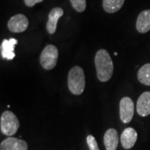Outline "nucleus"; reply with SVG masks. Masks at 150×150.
Wrapping results in <instances>:
<instances>
[{
	"label": "nucleus",
	"mask_w": 150,
	"mask_h": 150,
	"mask_svg": "<svg viewBox=\"0 0 150 150\" xmlns=\"http://www.w3.org/2000/svg\"><path fill=\"white\" fill-rule=\"evenodd\" d=\"M97 77L101 82H108L113 74V63L110 54L105 49H99L94 58Z\"/></svg>",
	"instance_id": "obj_1"
},
{
	"label": "nucleus",
	"mask_w": 150,
	"mask_h": 150,
	"mask_svg": "<svg viewBox=\"0 0 150 150\" xmlns=\"http://www.w3.org/2000/svg\"><path fill=\"white\" fill-rule=\"evenodd\" d=\"M68 87L74 95H80L85 88V75L79 66L73 67L68 74Z\"/></svg>",
	"instance_id": "obj_2"
},
{
	"label": "nucleus",
	"mask_w": 150,
	"mask_h": 150,
	"mask_svg": "<svg viewBox=\"0 0 150 150\" xmlns=\"http://www.w3.org/2000/svg\"><path fill=\"white\" fill-rule=\"evenodd\" d=\"M18 128L19 121L13 112L5 111L2 113L0 119V129L3 134L10 137L16 134Z\"/></svg>",
	"instance_id": "obj_3"
},
{
	"label": "nucleus",
	"mask_w": 150,
	"mask_h": 150,
	"mask_svg": "<svg viewBox=\"0 0 150 150\" xmlns=\"http://www.w3.org/2000/svg\"><path fill=\"white\" fill-rule=\"evenodd\" d=\"M59 58V50L56 46L49 44L43 48L39 57L40 64L44 69L51 70L55 68Z\"/></svg>",
	"instance_id": "obj_4"
},
{
	"label": "nucleus",
	"mask_w": 150,
	"mask_h": 150,
	"mask_svg": "<svg viewBox=\"0 0 150 150\" xmlns=\"http://www.w3.org/2000/svg\"><path fill=\"white\" fill-rule=\"evenodd\" d=\"M134 114V101L129 97H124L119 103V116L121 121L124 123H129L133 119Z\"/></svg>",
	"instance_id": "obj_5"
},
{
	"label": "nucleus",
	"mask_w": 150,
	"mask_h": 150,
	"mask_svg": "<svg viewBox=\"0 0 150 150\" xmlns=\"http://www.w3.org/2000/svg\"><path fill=\"white\" fill-rule=\"evenodd\" d=\"M28 27V19L25 15L18 13L13 16L8 23V28L13 33L24 32Z\"/></svg>",
	"instance_id": "obj_6"
},
{
	"label": "nucleus",
	"mask_w": 150,
	"mask_h": 150,
	"mask_svg": "<svg viewBox=\"0 0 150 150\" xmlns=\"http://www.w3.org/2000/svg\"><path fill=\"white\" fill-rule=\"evenodd\" d=\"M0 150H28V144L24 140L9 137L1 143Z\"/></svg>",
	"instance_id": "obj_7"
},
{
	"label": "nucleus",
	"mask_w": 150,
	"mask_h": 150,
	"mask_svg": "<svg viewBox=\"0 0 150 150\" xmlns=\"http://www.w3.org/2000/svg\"><path fill=\"white\" fill-rule=\"evenodd\" d=\"M63 15H64V10L59 7L54 8L50 11V13H48V19L46 24V28L49 34H54L56 32L58 21Z\"/></svg>",
	"instance_id": "obj_8"
},
{
	"label": "nucleus",
	"mask_w": 150,
	"mask_h": 150,
	"mask_svg": "<svg viewBox=\"0 0 150 150\" xmlns=\"http://www.w3.org/2000/svg\"><path fill=\"white\" fill-rule=\"evenodd\" d=\"M138 139L137 131L133 128H127L123 131L120 137V141L123 149H132Z\"/></svg>",
	"instance_id": "obj_9"
},
{
	"label": "nucleus",
	"mask_w": 150,
	"mask_h": 150,
	"mask_svg": "<svg viewBox=\"0 0 150 150\" xmlns=\"http://www.w3.org/2000/svg\"><path fill=\"white\" fill-rule=\"evenodd\" d=\"M18 43V40L15 38L4 39L1 43V56L7 60H13L15 57L14 48Z\"/></svg>",
	"instance_id": "obj_10"
},
{
	"label": "nucleus",
	"mask_w": 150,
	"mask_h": 150,
	"mask_svg": "<svg viewBox=\"0 0 150 150\" xmlns=\"http://www.w3.org/2000/svg\"><path fill=\"white\" fill-rule=\"evenodd\" d=\"M137 112L142 117H146L150 114V92L143 93L137 101Z\"/></svg>",
	"instance_id": "obj_11"
},
{
	"label": "nucleus",
	"mask_w": 150,
	"mask_h": 150,
	"mask_svg": "<svg viewBox=\"0 0 150 150\" xmlns=\"http://www.w3.org/2000/svg\"><path fill=\"white\" fill-rule=\"evenodd\" d=\"M118 134L114 129H108L103 136V144L106 150H116L118 145Z\"/></svg>",
	"instance_id": "obj_12"
},
{
	"label": "nucleus",
	"mask_w": 150,
	"mask_h": 150,
	"mask_svg": "<svg viewBox=\"0 0 150 150\" xmlns=\"http://www.w3.org/2000/svg\"><path fill=\"white\" fill-rule=\"evenodd\" d=\"M136 28L140 33L150 31V9L142 11L137 18Z\"/></svg>",
	"instance_id": "obj_13"
},
{
	"label": "nucleus",
	"mask_w": 150,
	"mask_h": 150,
	"mask_svg": "<svg viewBox=\"0 0 150 150\" xmlns=\"http://www.w3.org/2000/svg\"><path fill=\"white\" fill-rule=\"evenodd\" d=\"M125 0H103V8L106 13H114L121 9Z\"/></svg>",
	"instance_id": "obj_14"
},
{
	"label": "nucleus",
	"mask_w": 150,
	"mask_h": 150,
	"mask_svg": "<svg viewBox=\"0 0 150 150\" xmlns=\"http://www.w3.org/2000/svg\"><path fill=\"white\" fill-rule=\"evenodd\" d=\"M138 79L141 83L150 86V64H146L138 72Z\"/></svg>",
	"instance_id": "obj_15"
},
{
	"label": "nucleus",
	"mask_w": 150,
	"mask_h": 150,
	"mask_svg": "<svg viewBox=\"0 0 150 150\" xmlns=\"http://www.w3.org/2000/svg\"><path fill=\"white\" fill-rule=\"evenodd\" d=\"M71 4L75 10L79 13H82L86 9V0H69Z\"/></svg>",
	"instance_id": "obj_16"
},
{
	"label": "nucleus",
	"mask_w": 150,
	"mask_h": 150,
	"mask_svg": "<svg viewBox=\"0 0 150 150\" xmlns=\"http://www.w3.org/2000/svg\"><path fill=\"white\" fill-rule=\"evenodd\" d=\"M87 144L90 150H100L97 143L95 138L93 135H88L87 137Z\"/></svg>",
	"instance_id": "obj_17"
},
{
	"label": "nucleus",
	"mask_w": 150,
	"mask_h": 150,
	"mask_svg": "<svg viewBox=\"0 0 150 150\" xmlns=\"http://www.w3.org/2000/svg\"><path fill=\"white\" fill-rule=\"evenodd\" d=\"M43 0H24V4L28 7H33L35 4H37L38 3L43 2Z\"/></svg>",
	"instance_id": "obj_18"
}]
</instances>
